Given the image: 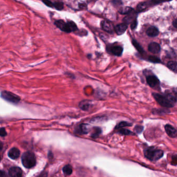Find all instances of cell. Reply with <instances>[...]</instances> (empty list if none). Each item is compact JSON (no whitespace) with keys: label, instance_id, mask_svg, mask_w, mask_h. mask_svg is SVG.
Listing matches in <instances>:
<instances>
[{"label":"cell","instance_id":"83f0119b","mask_svg":"<svg viewBox=\"0 0 177 177\" xmlns=\"http://www.w3.org/2000/svg\"><path fill=\"white\" fill-rule=\"evenodd\" d=\"M7 135L6 131L4 128H0V136L4 137Z\"/></svg>","mask_w":177,"mask_h":177},{"label":"cell","instance_id":"484cf974","mask_svg":"<svg viewBox=\"0 0 177 177\" xmlns=\"http://www.w3.org/2000/svg\"><path fill=\"white\" fill-rule=\"evenodd\" d=\"M43 2L48 7H54V3L49 0H43Z\"/></svg>","mask_w":177,"mask_h":177},{"label":"cell","instance_id":"4dcf8cb0","mask_svg":"<svg viewBox=\"0 0 177 177\" xmlns=\"http://www.w3.org/2000/svg\"><path fill=\"white\" fill-rule=\"evenodd\" d=\"M2 148H3V145L2 143L0 142V151L2 150Z\"/></svg>","mask_w":177,"mask_h":177},{"label":"cell","instance_id":"cb8c5ba5","mask_svg":"<svg viewBox=\"0 0 177 177\" xmlns=\"http://www.w3.org/2000/svg\"><path fill=\"white\" fill-rule=\"evenodd\" d=\"M143 128H143V126H140V125H137V126L135 127L134 130L137 134H140V133H142V131H143Z\"/></svg>","mask_w":177,"mask_h":177},{"label":"cell","instance_id":"603a6c76","mask_svg":"<svg viewBox=\"0 0 177 177\" xmlns=\"http://www.w3.org/2000/svg\"><path fill=\"white\" fill-rule=\"evenodd\" d=\"M131 10V8H130V7H126L121 9H120V10H119V12L121 13V14H127V13H130Z\"/></svg>","mask_w":177,"mask_h":177},{"label":"cell","instance_id":"d6986e66","mask_svg":"<svg viewBox=\"0 0 177 177\" xmlns=\"http://www.w3.org/2000/svg\"><path fill=\"white\" fill-rule=\"evenodd\" d=\"M101 133V130L98 127L95 128H94V133H92L91 137L93 138H96L99 136V135Z\"/></svg>","mask_w":177,"mask_h":177},{"label":"cell","instance_id":"8992f818","mask_svg":"<svg viewBox=\"0 0 177 177\" xmlns=\"http://www.w3.org/2000/svg\"><path fill=\"white\" fill-rule=\"evenodd\" d=\"M146 82L150 87L156 88L160 87V82L158 78L154 75H149L146 77Z\"/></svg>","mask_w":177,"mask_h":177},{"label":"cell","instance_id":"9c48e42d","mask_svg":"<svg viewBox=\"0 0 177 177\" xmlns=\"http://www.w3.org/2000/svg\"><path fill=\"white\" fill-rule=\"evenodd\" d=\"M149 51L153 54H157L160 51V45L155 42H152L149 45Z\"/></svg>","mask_w":177,"mask_h":177},{"label":"cell","instance_id":"1f68e13d","mask_svg":"<svg viewBox=\"0 0 177 177\" xmlns=\"http://www.w3.org/2000/svg\"><path fill=\"white\" fill-rule=\"evenodd\" d=\"M0 160H1V155H0Z\"/></svg>","mask_w":177,"mask_h":177},{"label":"cell","instance_id":"4316f807","mask_svg":"<svg viewBox=\"0 0 177 177\" xmlns=\"http://www.w3.org/2000/svg\"><path fill=\"white\" fill-rule=\"evenodd\" d=\"M133 43H134V44L135 45V47H136L137 49L138 50V51H140V53L143 52V50H142V48L140 47L139 45L138 44V43H137L136 41H133Z\"/></svg>","mask_w":177,"mask_h":177},{"label":"cell","instance_id":"f546056e","mask_svg":"<svg viewBox=\"0 0 177 177\" xmlns=\"http://www.w3.org/2000/svg\"><path fill=\"white\" fill-rule=\"evenodd\" d=\"M173 24H174V26L175 27V28H177V20L175 19V21H174V22H173Z\"/></svg>","mask_w":177,"mask_h":177},{"label":"cell","instance_id":"5bb4252c","mask_svg":"<svg viewBox=\"0 0 177 177\" xmlns=\"http://www.w3.org/2000/svg\"><path fill=\"white\" fill-rule=\"evenodd\" d=\"M123 51V48L119 46H113L111 48V53L114 55L118 56H121V55L122 54Z\"/></svg>","mask_w":177,"mask_h":177},{"label":"cell","instance_id":"44dd1931","mask_svg":"<svg viewBox=\"0 0 177 177\" xmlns=\"http://www.w3.org/2000/svg\"><path fill=\"white\" fill-rule=\"evenodd\" d=\"M132 124L130 123H128L126 122H122L119 123L117 126H116L115 129H120V128L126 127V126H130Z\"/></svg>","mask_w":177,"mask_h":177},{"label":"cell","instance_id":"8fae6325","mask_svg":"<svg viewBox=\"0 0 177 177\" xmlns=\"http://www.w3.org/2000/svg\"><path fill=\"white\" fill-rule=\"evenodd\" d=\"M127 28V26L126 24H119L115 27V31L118 35H121L126 31Z\"/></svg>","mask_w":177,"mask_h":177},{"label":"cell","instance_id":"4fadbf2b","mask_svg":"<svg viewBox=\"0 0 177 177\" xmlns=\"http://www.w3.org/2000/svg\"><path fill=\"white\" fill-rule=\"evenodd\" d=\"M159 33L158 29L155 27H150L146 31V34L150 37H155L158 36Z\"/></svg>","mask_w":177,"mask_h":177},{"label":"cell","instance_id":"5b68a950","mask_svg":"<svg viewBox=\"0 0 177 177\" xmlns=\"http://www.w3.org/2000/svg\"><path fill=\"white\" fill-rule=\"evenodd\" d=\"M1 97L7 101L12 102L13 104H17L21 100L20 98L18 96L7 91L2 92L1 93Z\"/></svg>","mask_w":177,"mask_h":177},{"label":"cell","instance_id":"7402d4cb","mask_svg":"<svg viewBox=\"0 0 177 177\" xmlns=\"http://www.w3.org/2000/svg\"><path fill=\"white\" fill-rule=\"evenodd\" d=\"M54 7H55L57 9L61 10L63 9V4L62 2H56L54 3Z\"/></svg>","mask_w":177,"mask_h":177},{"label":"cell","instance_id":"ba28073f","mask_svg":"<svg viewBox=\"0 0 177 177\" xmlns=\"http://www.w3.org/2000/svg\"><path fill=\"white\" fill-rule=\"evenodd\" d=\"M165 129L166 132L169 136L173 138L177 137V130L173 126L169 124H166L165 126Z\"/></svg>","mask_w":177,"mask_h":177},{"label":"cell","instance_id":"3957f363","mask_svg":"<svg viewBox=\"0 0 177 177\" xmlns=\"http://www.w3.org/2000/svg\"><path fill=\"white\" fill-rule=\"evenodd\" d=\"M21 160L24 167L27 168H31L36 165V156L31 152H25L22 155Z\"/></svg>","mask_w":177,"mask_h":177},{"label":"cell","instance_id":"d4e9b609","mask_svg":"<svg viewBox=\"0 0 177 177\" xmlns=\"http://www.w3.org/2000/svg\"><path fill=\"white\" fill-rule=\"evenodd\" d=\"M149 59L150 62H154V63H158V62H160V60L158 58L156 57H150Z\"/></svg>","mask_w":177,"mask_h":177},{"label":"cell","instance_id":"277c9868","mask_svg":"<svg viewBox=\"0 0 177 177\" xmlns=\"http://www.w3.org/2000/svg\"><path fill=\"white\" fill-rule=\"evenodd\" d=\"M55 25L59 28L62 31L70 33L77 30V28L74 22L72 21H69L65 22L63 21L59 20L55 22Z\"/></svg>","mask_w":177,"mask_h":177},{"label":"cell","instance_id":"2e32d148","mask_svg":"<svg viewBox=\"0 0 177 177\" xmlns=\"http://www.w3.org/2000/svg\"><path fill=\"white\" fill-rule=\"evenodd\" d=\"M72 168L70 165H66L63 168V172L66 175H69L72 173Z\"/></svg>","mask_w":177,"mask_h":177},{"label":"cell","instance_id":"7c38bea8","mask_svg":"<svg viewBox=\"0 0 177 177\" xmlns=\"http://www.w3.org/2000/svg\"><path fill=\"white\" fill-rule=\"evenodd\" d=\"M102 28L103 29L109 33H113L114 30L112 24L110 22L104 21L102 22Z\"/></svg>","mask_w":177,"mask_h":177},{"label":"cell","instance_id":"ffe728a7","mask_svg":"<svg viewBox=\"0 0 177 177\" xmlns=\"http://www.w3.org/2000/svg\"><path fill=\"white\" fill-rule=\"evenodd\" d=\"M119 133L121 135H126V136L134 135V134L130 130H127V129H125V128H121V130H119Z\"/></svg>","mask_w":177,"mask_h":177},{"label":"cell","instance_id":"6da1fadb","mask_svg":"<svg viewBox=\"0 0 177 177\" xmlns=\"http://www.w3.org/2000/svg\"><path fill=\"white\" fill-rule=\"evenodd\" d=\"M155 100L162 107H174L177 102L176 95L167 93L166 94H159L153 93Z\"/></svg>","mask_w":177,"mask_h":177},{"label":"cell","instance_id":"9a60e30c","mask_svg":"<svg viewBox=\"0 0 177 177\" xmlns=\"http://www.w3.org/2000/svg\"><path fill=\"white\" fill-rule=\"evenodd\" d=\"M87 125L81 124L77 128V133L79 134H87L88 133V130L87 127Z\"/></svg>","mask_w":177,"mask_h":177},{"label":"cell","instance_id":"ac0fdd59","mask_svg":"<svg viewBox=\"0 0 177 177\" xmlns=\"http://www.w3.org/2000/svg\"><path fill=\"white\" fill-rule=\"evenodd\" d=\"M88 102H87V101H84L81 102L80 104V107H81V109H82L83 110H88L90 106V104Z\"/></svg>","mask_w":177,"mask_h":177},{"label":"cell","instance_id":"f1b7e54d","mask_svg":"<svg viewBox=\"0 0 177 177\" xmlns=\"http://www.w3.org/2000/svg\"><path fill=\"white\" fill-rule=\"evenodd\" d=\"M6 173L3 171H2V170H0V177H5L6 176Z\"/></svg>","mask_w":177,"mask_h":177},{"label":"cell","instance_id":"e0dca14e","mask_svg":"<svg viewBox=\"0 0 177 177\" xmlns=\"http://www.w3.org/2000/svg\"><path fill=\"white\" fill-rule=\"evenodd\" d=\"M167 66L170 70L175 72V73L177 72V62H169L167 63Z\"/></svg>","mask_w":177,"mask_h":177},{"label":"cell","instance_id":"30bf717a","mask_svg":"<svg viewBox=\"0 0 177 177\" xmlns=\"http://www.w3.org/2000/svg\"><path fill=\"white\" fill-rule=\"evenodd\" d=\"M21 153L18 149L13 148L10 149L8 155L10 158L13 160H16L19 157Z\"/></svg>","mask_w":177,"mask_h":177},{"label":"cell","instance_id":"7a4b0ae2","mask_svg":"<svg viewBox=\"0 0 177 177\" xmlns=\"http://www.w3.org/2000/svg\"><path fill=\"white\" fill-rule=\"evenodd\" d=\"M144 155L151 161H156L163 156L164 152L160 149H156L153 147H149L145 150Z\"/></svg>","mask_w":177,"mask_h":177},{"label":"cell","instance_id":"52a82bcc","mask_svg":"<svg viewBox=\"0 0 177 177\" xmlns=\"http://www.w3.org/2000/svg\"><path fill=\"white\" fill-rule=\"evenodd\" d=\"M9 174L10 177H21L22 175V171L19 167H13L9 169Z\"/></svg>","mask_w":177,"mask_h":177}]
</instances>
